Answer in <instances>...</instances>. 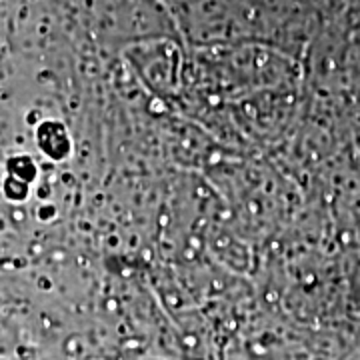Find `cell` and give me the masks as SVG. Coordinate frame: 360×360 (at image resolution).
I'll return each mask as SVG.
<instances>
[{"instance_id":"1","label":"cell","mask_w":360,"mask_h":360,"mask_svg":"<svg viewBox=\"0 0 360 360\" xmlns=\"http://www.w3.org/2000/svg\"><path fill=\"white\" fill-rule=\"evenodd\" d=\"M14 348H16V335L6 324L0 322V356L13 352Z\"/></svg>"}]
</instances>
